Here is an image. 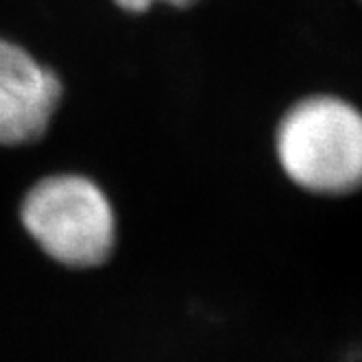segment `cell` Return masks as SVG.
Masks as SVG:
<instances>
[{"mask_svg": "<svg viewBox=\"0 0 362 362\" xmlns=\"http://www.w3.org/2000/svg\"><path fill=\"white\" fill-rule=\"evenodd\" d=\"M55 107L0 86V146L35 142L46 134Z\"/></svg>", "mask_w": 362, "mask_h": 362, "instance_id": "cell-4", "label": "cell"}, {"mask_svg": "<svg viewBox=\"0 0 362 362\" xmlns=\"http://www.w3.org/2000/svg\"><path fill=\"white\" fill-rule=\"evenodd\" d=\"M114 3L120 9L129 11V13H142L153 3H166V5H173V7H190V5L197 3V0H114Z\"/></svg>", "mask_w": 362, "mask_h": 362, "instance_id": "cell-5", "label": "cell"}, {"mask_svg": "<svg viewBox=\"0 0 362 362\" xmlns=\"http://www.w3.org/2000/svg\"><path fill=\"white\" fill-rule=\"evenodd\" d=\"M20 221L31 240L70 269H92L116 247V212L96 181L76 173L40 179L20 205Z\"/></svg>", "mask_w": 362, "mask_h": 362, "instance_id": "cell-2", "label": "cell"}, {"mask_svg": "<svg viewBox=\"0 0 362 362\" xmlns=\"http://www.w3.org/2000/svg\"><path fill=\"white\" fill-rule=\"evenodd\" d=\"M0 86L55 110L64 96V86L55 70L42 66L29 50L9 40H0Z\"/></svg>", "mask_w": 362, "mask_h": 362, "instance_id": "cell-3", "label": "cell"}, {"mask_svg": "<svg viewBox=\"0 0 362 362\" xmlns=\"http://www.w3.org/2000/svg\"><path fill=\"white\" fill-rule=\"evenodd\" d=\"M275 151L295 186L315 194H347L362 179V116L345 98L308 96L277 124Z\"/></svg>", "mask_w": 362, "mask_h": 362, "instance_id": "cell-1", "label": "cell"}]
</instances>
